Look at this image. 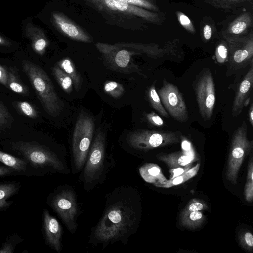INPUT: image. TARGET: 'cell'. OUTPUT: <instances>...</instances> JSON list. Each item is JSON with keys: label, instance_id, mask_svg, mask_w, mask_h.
Masks as SVG:
<instances>
[{"label": "cell", "instance_id": "f1b7e54d", "mask_svg": "<svg viewBox=\"0 0 253 253\" xmlns=\"http://www.w3.org/2000/svg\"><path fill=\"white\" fill-rule=\"evenodd\" d=\"M163 49L164 55H166L169 58L173 59L178 58L180 60H182L184 58V53L178 46V42H175V40L167 42Z\"/></svg>", "mask_w": 253, "mask_h": 253}, {"label": "cell", "instance_id": "e0dca14e", "mask_svg": "<svg viewBox=\"0 0 253 253\" xmlns=\"http://www.w3.org/2000/svg\"><path fill=\"white\" fill-rule=\"evenodd\" d=\"M253 26V17L248 12L240 14L232 21L222 31L224 39L233 38L244 36L249 33Z\"/></svg>", "mask_w": 253, "mask_h": 253}, {"label": "cell", "instance_id": "1f68e13d", "mask_svg": "<svg viewBox=\"0 0 253 253\" xmlns=\"http://www.w3.org/2000/svg\"><path fill=\"white\" fill-rule=\"evenodd\" d=\"M17 190L16 185L13 184L0 185V209L8 205L6 200L14 194Z\"/></svg>", "mask_w": 253, "mask_h": 253}, {"label": "cell", "instance_id": "cb8c5ba5", "mask_svg": "<svg viewBox=\"0 0 253 253\" xmlns=\"http://www.w3.org/2000/svg\"><path fill=\"white\" fill-rule=\"evenodd\" d=\"M199 169V164H198L195 167L190 168L186 172L179 176L169 180H166L163 183L158 184L156 186L169 188L183 183L194 177L197 173Z\"/></svg>", "mask_w": 253, "mask_h": 253}, {"label": "cell", "instance_id": "c3c4849f", "mask_svg": "<svg viewBox=\"0 0 253 253\" xmlns=\"http://www.w3.org/2000/svg\"><path fill=\"white\" fill-rule=\"evenodd\" d=\"M249 120L252 126L253 125V105L251 103L249 110Z\"/></svg>", "mask_w": 253, "mask_h": 253}, {"label": "cell", "instance_id": "7c38bea8", "mask_svg": "<svg viewBox=\"0 0 253 253\" xmlns=\"http://www.w3.org/2000/svg\"><path fill=\"white\" fill-rule=\"evenodd\" d=\"M158 94L163 106L173 118L180 122L187 121L188 113L185 102L174 84L164 79Z\"/></svg>", "mask_w": 253, "mask_h": 253}, {"label": "cell", "instance_id": "b9f144b4", "mask_svg": "<svg viewBox=\"0 0 253 253\" xmlns=\"http://www.w3.org/2000/svg\"><path fill=\"white\" fill-rule=\"evenodd\" d=\"M147 121L152 125L157 127H162L164 125L163 120L154 112L145 114Z\"/></svg>", "mask_w": 253, "mask_h": 253}, {"label": "cell", "instance_id": "44dd1931", "mask_svg": "<svg viewBox=\"0 0 253 253\" xmlns=\"http://www.w3.org/2000/svg\"><path fill=\"white\" fill-rule=\"evenodd\" d=\"M52 74L62 89L70 94L73 90V83L71 78L57 65L52 69Z\"/></svg>", "mask_w": 253, "mask_h": 253}, {"label": "cell", "instance_id": "8fae6325", "mask_svg": "<svg viewBox=\"0 0 253 253\" xmlns=\"http://www.w3.org/2000/svg\"><path fill=\"white\" fill-rule=\"evenodd\" d=\"M228 45V62L234 70L244 67L253 60V32L239 37L224 39Z\"/></svg>", "mask_w": 253, "mask_h": 253}, {"label": "cell", "instance_id": "d6986e66", "mask_svg": "<svg viewBox=\"0 0 253 253\" xmlns=\"http://www.w3.org/2000/svg\"><path fill=\"white\" fill-rule=\"evenodd\" d=\"M157 158L170 168L184 167L191 164L194 160L183 152H177L169 154L160 153Z\"/></svg>", "mask_w": 253, "mask_h": 253}, {"label": "cell", "instance_id": "277c9868", "mask_svg": "<svg viewBox=\"0 0 253 253\" xmlns=\"http://www.w3.org/2000/svg\"><path fill=\"white\" fill-rule=\"evenodd\" d=\"M94 121L81 111L77 119L72 138V155L75 169L79 172L84 165L92 143Z\"/></svg>", "mask_w": 253, "mask_h": 253}, {"label": "cell", "instance_id": "9a60e30c", "mask_svg": "<svg viewBox=\"0 0 253 253\" xmlns=\"http://www.w3.org/2000/svg\"><path fill=\"white\" fill-rule=\"evenodd\" d=\"M250 68L240 83L232 107L233 117L238 116L244 107L249 103L253 87V63L251 61Z\"/></svg>", "mask_w": 253, "mask_h": 253}, {"label": "cell", "instance_id": "83f0119b", "mask_svg": "<svg viewBox=\"0 0 253 253\" xmlns=\"http://www.w3.org/2000/svg\"><path fill=\"white\" fill-rule=\"evenodd\" d=\"M104 90L111 97L117 99L120 98L125 92L123 85L114 81H107L104 84Z\"/></svg>", "mask_w": 253, "mask_h": 253}, {"label": "cell", "instance_id": "4dcf8cb0", "mask_svg": "<svg viewBox=\"0 0 253 253\" xmlns=\"http://www.w3.org/2000/svg\"><path fill=\"white\" fill-rule=\"evenodd\" d=\"M8 88L18 94L25 95L27 93V88L11 70L8 71Z\"/></svg>", "mask_w": 253, "mask_h": 253}, {"label": "cell", "instance_id": "681fc988", "mask_svg": "<svg viewBox=\"0 0 253 253\" xmlns=\"http://www.w3.org/2000/svg\"><path fill=\"white\" fill-rule=\"evenodd\" d=\"M245 1H248L249 2H252L253 0H245Z\"/></svg>", "mask_w": 253, "mask_h": 253}, {"label": "cell", "instance_id": "e575fe53", "mask_svg": "<svg viewBox=\"0 0 253 253\" xmlns=\"http://www.w3.org/2000/svg\"><path fill=\"white\" fill-rule=\"evenodd\" d=\"M17 106L23 114L29 118H36L38 116L37 110L27 102H18Z\"/></svg>", "mask_w": 253, "mask_h": 253}, {"label": "cell", "instance_id": "7402d4cb", "mask_svg": "<svg viewBox=\"0 0 253 253\" xmlns=\"http://www.w3.org/2000/svg\"><path fill=\"white\" fill-rule=\"evenodd\" d=\"M155 82L149 87L147 91V97L151 107L160 115L169 118V115L163 106L161 99L155 88Z\"/></svg>", "mask_w": 253, "mask_h": 253}, {"label": "cell", "instance_id": "2e32d148", "mask_svg": "<svg viewBox=\"0 0 253 253\" xmlns=\"http://www.w3.org/2000/svg\"><path fill=\"white\" fill-rule=\"evenodd\" d=\"M43 225L46 241L56 252L62 250V227L57 220L45 209L43 212Z\"/></svg>", "mask_w": 253, "mask_h": 253}, {"label": "cell", "instance_id": "f6af8a7d", "mask_svg": "<svg viewBox=\"0 0 253 253\" xmlns=\"http://www.w3.org/2000/svg\"><path fill=\"white\" fill-rule=\"evenodd\" d=\"M8 71L0 64V83L8 88Z\"/></svg>", "mask_w": 253, "mask_h": 253}, {"label": "cell", "instance_id": "8992f818", "mask_svg": "<svg viewBox=\"0 0 253 253\" xmlns=\"http://www.w3.org/2000/svg\"><path fill=\"white\" fill-rule=\"evenodd\" d=\"M247 125L243 121L233 135L227 163L226 178L237 183L238 172L244 159L253 148V141L247 137Z\"/></svg>", "mask_w": 253, "mask_h": 253}, {"label": "cell", "instance_id": "d6a6232c", "mask_svg": "<svg viewBox=\"0 0 253 253\" xmlns=\"http://www.w3.org/2000/svg\"><path fill=\"white\" fill-rule=\"evenodd\" d=\"M207 208V205L204 201L196 199H192L183 209L180 217H183L191 212L204 210Z\"/></svg>", "mask_w": 253, "mask_h": 253}, {"label": "cell", "instance_id": "8d00e7d4", "mask_svg": "<svg viewBox=\"0 0 253 253\" xmlns=\"http://www.w3.org/2000/svg\"><path fill=\"white\" fill-rule=\"evenodd\" d=\"M202 27L201 26V36L202 40L205 42L209 41L212 37L214 33V24H211L210 22H203Z\"/></svg>", "mask_w": 253, "mask_h": 253}, {"label": "cell", "instance_id": "4fadbf2b", "mask_svg": "<svg viewBox=\"0 0 253 253\" xmlns=\"http://www.w3.org/2000/svg\"><path fill=\"white\" fill-rule=\"evenodd\" d=\"M21 31L22 37L28 42L32 50L43 56L49 43L43 30L34 22V17H27L22 20Z\"/></svg>", "mask_w": 253, "mask_h": 253}, {"label": "cell", "instance_id": "60d3db41", "mask_svg": "<svg viewBox=\"0 0 253 253\" xmlns=\"http://www.w3.org/2000/svg\"><path fill=\"white\" fill-rule=\"evenodd\" d=\"M11 116L6 107L0 102V129L7 126Z\"/></svg>", "mask_w": 253, "mask_h": 253}, {"label": "cell", "instance_id": "3957f363", "mask_svg": "<svg viewBox=\"0 0 253 253\" xmlns=\"http://www.w3.org/2000/svg\"><path fill=\"white\" fill-rule=\"evenodd\" d=\"M105 136L98 131L90 146L81 177L85 190H91L102 181L105 174Z\"/></svg>", "mask_w": 253, "mask_h": 253}, {"label": "cell", "instance_id": "5b68a950", "mask_svg": "<svg viewBox=\"0 0 253 253\" xmlns=\"http://www.w3.org/2000/svg\"><path fill=\"white\" fill-rule=\"evenodd\" d=\"M13 148L35 167L50 168L63 174L70 172L66 160L47 147L33 142H18L13 143Z\"/></svg>", "mask_w": 253, "mask_h": 253}, {"label": "cell", "instance_id": "ee69618b", "mask_svg": "<svg viewBox=\"0 0 253 253\" xmlns=\"http://www.w3.org/2000/svg\"><path fill=\"white\" fill-rule=\"evenodd\" d=\"M191 164H189L184 167L173 168L169 171L172 175L170 179H173L174 178L186 172L191 168Z\"/></svg>", "mask_w": 253, "mask_h": 253}, {"label": "cell", "instance_id": "484cf974", "mask_svg": "<svg viewBox=\"0 0 253 253\" xmlns=\"http://www.w3.org/2000/svg\"><path fill=\"white\" fill-rule=\"evenodd\" d=\"M121 46L129 47L136 48L142 52L145 53L150 57L154 59H157L162 57L164 55L163 49L159 48L157 44H153L149 45H122Z\"/></svg>", "mask_w": 253, "mask_h": 253}, {"label": "cell", "instance_id": "f546056e", "mask_svg": "<svg viewBox=\"0 0 253 253\" xmlns=\"http://www.w3.org/2000/svg\"><path fill=\"white\" fill-rule=\"evenodd\" d=\"M244 196L246 201L251 202L253 199V162L252 158L249 163L247 181L244 189Z\"/></svg>", "mask_w": 253, "mask_h": 253}, {"label": "cell", "instance_id": "bcb514c9", "mask_svg": "<svg viewBox=\"0 0 253 253\" xmlns=\"http://www.w3.org/2000/svg\"><path fill=\"white\" fill-rule=\"evenodd\" d=\"M13 248L11 244H5L0 250V253H12Z\"/></svg>", "mask_w": 253, "mask_h": 253}, {"label": "cell", "instance_id": "7a4b0ae2", "mask_svg": "<svg viewBox=\"0 0 253 253\" xmlns=\"http://www.w3.org/2000/svg\"><path fill=\"white\" fill-rule=\"evenodd\" d=\"M22 67L46 112L52 117L59 115L64 104L46 73L39 65L27 60L23 61Z\"/></svg>", "mask_w": 253, "mask_h": 253}, {"label": "cell", "instance_id": "7bdbcfd3", "mask_svg": "<svg viewBox=\"0 0 253 253\" xmlns=\"http://www.w3.org/2000/svg\"><path fill=\"white\" fill-rule=\"evenodd\" d=\"M181 147L183 151V152L194 160L195 154L191 143L186 139L183 140Z\"/></svg>", "mask_w": 253, "mask_h": 253}, {"label": "cell", "instance_id": "4316f807", "mask_svg": "<svg viewBox=\"0 0 253 253\" xmlns=\"http://www.w3.org/2000/svg\"><path fill=\"white\" fill-rule=\"evenodd\" d=\"M205 2L217 8L233 10L245 4V0H204Z\"/></svg>", "mask_w": 253, "mask_h": 253}, {"label": "cell", "instance_id": "74e56055", "mask_svg": "<svg viewBox=\"0 0 253 253\" xmlns=\"http://www.w3.org/2000/svg\"><path fill=\"white\" fill-rule=\"evenodd\" d=\"M240 242L242 247L252 252L253 249V236L250 232H246L240 235Z\"/></svg>", "mask_w": 253, "mask_h": 253}, {"label": "cell", "instance_id": "ffe728a7", "mask_svg": "<svg viewBox=\"0 0 253 253\" xmlns=\"http://www.w3.org/2000/svg\"><path fill=\"white\" fill-rule=\"evenodd\" d=\"M57 65L71 78L75 89L78 92L82 84V77L73 61L69 58H65L59 61Z\"/></svg>", "mask_w": 253, "mask_h": 253}, {"label": "cell", "instance_id": "6da1fadb", "mask_svg": "<svg viewBox=\"0 0 253 253\" xmlns=\"http://www.w3.org/2000/svg\"><path fill=\"white\" fill-rule=\"evenodd\" d=\"M135 189L119 186L106 196L103 214L92 229L89 242L94 245L120 242L126 244L138 226L139 208Z\"/></svg>", "mask_w": 253, "mask_h": 253}, {"label": "cell", "instance_id": "ab89813d", "mask_svg": "<svg viewBox=\"0 0 253 253\" xmlns=\"http://www.w3.org/2000/svg\"><path fill=\"white\" fill-rule=\"evenodd\" d=\"M18 43L6 37L0 32V48L4 49V50H11L16 47Z\"/></svg>", "mask_w": 253, "mask_h": 253}, {"label": "cell", "instance_id": "f35d334b", "mask_svg": "<svg viewBox=\"0 0 253 253\" xmlns=\"http://www.w3.org/2000/svg\"><path fill=\"white\" fill-rule=\"evenodd\" d=\"M130 5L158 11V7L149 0H124Z\"/></svg>", "mask_w": 253, "mask_h": 253}, {"label": "cell", "instance_id": "ba28073f", "mask_svg": "<svg viewBox=\"0 0 253 253\" xmlns=\"http://www.w3.org/2000/svg\"><path fill=\"white\" fill-rule=\"evenodd\" d=\"M51 206L68 230L75 233L77 226L79 207L76 194L69 186H63L54 195Z\"/></svg>", "mask_w": 253, "mask_h": 253}, {"label": "cell", "instance_id": "603a6c76", "mask_svg": "<svg viewBox=\"0 0 253 253\" xmlns=\"http://www.w3.org/2000/svg\"><path fill=\"white\" fill-rule=\"evenodd\" d=\"M204 220L205 217L200 211L191 212L185 216L180 217L181 225L191 229L199 227Z\"/></svg>", "mask_w": 253, "mask_h": 253}, {"label": "cell", "instance_id": "836d02e7", "mask_svg": "<svg viewBox=\"0 0 253 253\" xmlns=\"http://www.w3.org/2000/svg\"><path fill=\"white\" fill-rule=\"evenodd\" d=\"M228 45L226 41L222 40L216 46L215 50V57L219 63H223L228 58Z\"/></svg>", "mask_w": 253, "mask_h": 253}, {"label": "cell", "instance_id": "d4e9b609", "mask_svg": "<svg viewBox=\"0 0 253 253\" xmlns=\"http://www.w3.org/2000/svg\"><path fill=\"white\" fill-rule=\"evenodd\" d=\"M0 161L18 171L26 170V163L20 158L0 150Z\"/></svg>", "mask_w": 253, "mask_h": 253}, {"label": "cell", "instance_id": "7dc6e473", "mask_svg": "<svg viewBox=\"0 0 253 253\" xmlns=\"http://www.w3.org/2000/svg\"><path fill=\"white\" fill-rule=\"evenodd\" d=\"M11 172L10 169L6 167L0 166V176H3L9 174Z\"/></svg>", "mask_w": 253, "mask_h": 253}, {"label": "cell", "instance_id": "5bb4252c", "mask_svg": "<svg viewBox=\"0 0 253 253\" xmlns=\"http://www.w3.org/2000/svg\"><path fill=\"white\" fill-rule=\"evenodd\" d=\"M99 5H104L112 10L134 15L153 23L161 22L158 14L138 6L130 5L124 0H87Z\"/></svg>", "mask_w": 253, "mask_h": 253}, {"label": "cell", "instance_id": "d590c367", "mask_svg": "<svg viewBox=\"0 0 253 253\" xmlns=\"http://www.w3.org/2000/svg\"><path fill=\"white\" fill-rule=\"evenodd\" d=\"M176 15L179 23L185 30L193 34L195 33L194 25L187 15L179 11H176Z\"/></svg>", "mask_w": 253, "mask_h": 253}, {"label": "cell", "instance_id": "ac0fdd59", "mask_svg": "<svg viewBox=\"0 0 253 253\" xmlns=\"http://www.w3.org/2000/svg\"><path fill=\"white\" fill-rule=\"evenodd\" d=\"M140 175L147 182L156 186L162 184L167 180L163 174L159 167L154 164L147 163L139 169Z\"/></svg>", "mask_w": 253, "mask_h": 253}, {"label": "cell", "instance_id": "52a82bcc", "mask_svg": "<svg viewBox=\"0 0 253 253\" xmlns=\"http://www.w3.org/2000/svg\"><path fill=\"white\" fill-rule=\"evenodd\" d=\"M182 137L180 131L139 129L130 133L127 142L132 148L148 150L178 143Z\"/></svg>", "mask_w": 253, "mask_h": 253}, {"label": "cell", "instance_id": "30bf717a", "mask_svg": "<svg viewBox=\"0 0 253 253\" xmlns=\"http://www.w3.org/2000/svg\"><path fill=\"white\" fill-rule=\"evenodd\" d=\"M195 88L201 115L205 120H209L212 115L215 102L214 80L209 69H204L200 74Z\"/></svg>", "mask_w": 253, "mask_h": 253}, {"label": "cell", "instance_id": "9c48e42d", "mask_svg": "<svg viewBox=\"0 0 253 253\" xmlns=\"http://www.w3.org/2000/svg\"><path fill=\"white\" fill-rule=\"evenodd\" d=\"M97 46L102 53L104 65L108 68L122 73L136 72L144 76L138 66L133 62L132 58V55L134 54L133 53L119 49L116 46L103 44H98Z\"/></svg>", "mask_w": 253, "mask_h": 253}]
</instances>
